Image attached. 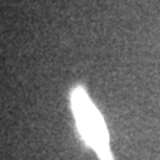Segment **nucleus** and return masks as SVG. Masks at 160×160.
<instances>
[{"mask_svg": "<svg viewBox=\"0 0 160 160\" xmlns=\"http://www.w3.org/2000/svg\"><path fill=\"white\" fill-rule=\"evenodd\" d=\"M71 107L84 142L93 148L100 160H113L109 151V139L104 120L83 87L79 86L72 89Z\"/></svg>", "mask_w": 160, "mask_h": 160, "instance_id": "nucleus-1", "label": "nucleus"}]
</instances>
